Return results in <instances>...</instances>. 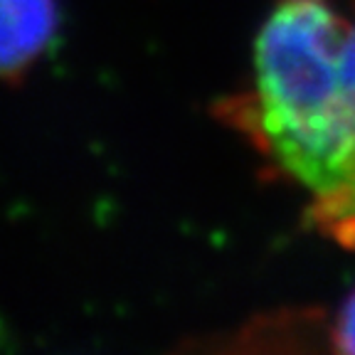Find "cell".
<instances>
[{"instance_id": "cell-3", "label": "cell", "mask_w": 355, "mask_h": 355, "mask_svg": "<svg viewBox=\"0 0 355 355\" xmlns=\"http://www.w3.org/2000/svg\"><path fill=\"white\" fill-rule=\"evenodd\" d=\"M328 336H331V345L338 353H355V291L340 304Z\"/></svg>"}, {"instance_id": "cell-2", "label": "cell", "mask_w": 355, "mask_h": 355, "mask_svg": "<svg viewBox=\"0 0 355 355\" xmlns=\"http://www.w3.org/2000/svg\"><path fill=\"white\" fill-rule=\"evenodd\" d=\"M57 0H0V79L20 82L55 42Z\"/></svg>"}, {"instance_id": "cell-1", "label": "cell", "mask_w": 355, "mask_h": 355, "mask_svg": "<svg viewBox=\"0 0 355 355\" xmlns=\"http://www.w3.org/2000/svg\"><path fill=\"white\" fill-rule=\"evenodd\" d=\"M215 114L309 198L316 232L355 250V22L333 0H274L250 87Z\"/></svg>"}]
</instances>
